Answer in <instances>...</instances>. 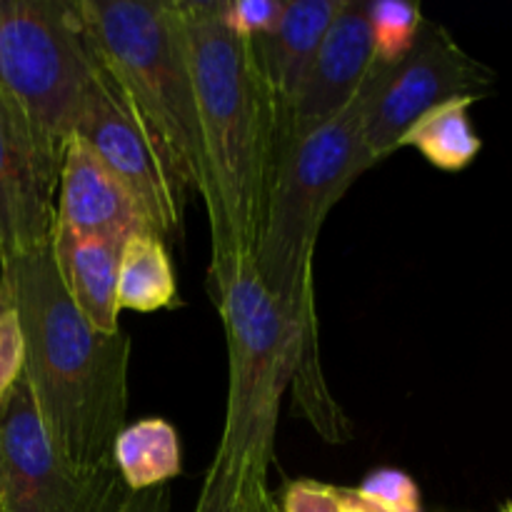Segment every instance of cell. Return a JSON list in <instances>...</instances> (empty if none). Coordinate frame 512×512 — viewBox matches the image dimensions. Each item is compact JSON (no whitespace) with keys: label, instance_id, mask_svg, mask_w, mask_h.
<instances>
[{"label":"cell","instance_id":"6da1fadb","mask_svg":"<svg viewBox=\"0 0 512 512\" xmlns=\"http://www.w3.org/2000/svg\"><path fill=\"white\" fill-rule=\"evenodd\" d=\"M203 138V198L210 223L208 280L253 258L280 158V105L253 40L230 33L218 0H178Z\"/></svg>","mask_w":512,"mask_h":512},{"label":"cell","instance_id":"7a4b0ae2","mask_svg":"<svg viewBox=\"0 0 512 512\" xmlns=\"http://www.w3.org/2000/svg\"><path fill=\"white\" fill-rule=\"evenodd\" d=\"M0 288L15 310L25 370L45 435L68 463L113 465L110 453L128 415L133 343L98 333L65 295L50 245L0 263Z\"/></svg>","mask_w":512,"mask_h":512},{"label":"cell","instance_id":"3957f363","mask_svg":"<svg viewBox=\"0 0 512 512\" xmlns=\"http://www.w3.org/2000/svg\"><path fill=\"white\" fill-rule=\"evenodd\" d=\"M365 103L368 88L363 83L343 113L283 145L253 253L263 283L303 333L305 365L293 380L295 405L328 443H343L350 423L330 398L320 363L313 258L328 213L350 185L370 170L363 150Z\"/></svg>","mask_w":512,"mask_h":512},{"label":"cell","instance_id":"277c9868","mask_svg":"<svg viewBox=\"0 0 512 512\" xmlns=\"http://www.w3.org/2000/svg\"><path fill=\"white\" fill-rule=\"evenodd\" d=\"M98 63L185 200L203 193V138L178 0H80Z\"/></svg>","mask_w":512,"mask_h":512},{"label":"cell","instance_id":"5b68a950","mask_svg":"<svg viewBox=\"0 0 512 512\" xmlns=\"http://www.w3.org/2000/svg\"><path fill=\"white\" fill-rule=\"evenodd\" d=\"M228 343V405L215 458L235 473L268 478L285 390L305 365V340L253 258L208 280Z\"/></svg>","mask_w":512,"mask_h":512},{"label":"cell","instance_id":"8992f818","mask_svg":"<svg viewBox=\"0 0 512 512\" xmlns=\"http://www.w3.org/2000/svg\"><path fill=\"white\" fill-rule=\"evenodd\" d=\"M93 73L80 0H0V98L53 158L63 160Z\"/></svg>","mask_w":512,"mask_h":512},{"label":"cell","instance_id":"52a82bcc","mask_svg":"<svg viewBox=\"0 0 512 512\" xmlns=\"http://www.w3.org/2000/svg\"><path fill=\"white\" fill-rule=\"evenodd\" d=\"M493 80V70L470 58L443 25L425 18L415 48L395 65L375 60L365 78L363 150L368 168L400 150L405 133L435 105L480 98Z\"/></svg>","mask_w":512,"mask_h":512},{"label":"cell","instance_id":"ba28073f","mask_svg":"<svg viewBox=\"0 0 512 512\" xmlns=\"http://www.w3.org/2000/svg\"><path fill=\"white\" fill-rule=\"evenodd\" d=\"M128 495L115 465L80 468L53 448L20 380L0 408V512H115Z\"/></svg>","mask_w":512,"mask_h":512},{"label":"cell","instance_id":"9c48e42d","mask_svg":"<svg viewBox=\"0 0 512 512\" xmlns=\"http://www.w3.org/2000/svg\"><path fill=\"white\" fill-rule=\"evenodd\" d=\"M73 135L83 138L108 165L110 173L128 188L143 210L150 230L158 238L180 243L188 200L170 183L148 135L133 118L118 85L98 58Z\"/></svg>","mask_w":512,"mask_h":512},{"label":"cell","instance_id":"30bf717a","mask_svg":"<svg viewBox=\"0 0 512 512\" xmlns=\"http://www.w3.org/2000/svg\"><path fill=\"white\" fill-rule=\"evenodd\" d=\"M60 160L0 98V263L50 245Z\"/></svg>","mask_w":512,"mask_h":512},{"label":"cell","instance_id":"8fae6325","mask_svg":"<svg viewBox=\"0 0 512 512\" xmlns=\"http://www.w3.org/2000/svg\"><path fill=\"white\" fill-rule=\"evenodd\" d=\"M373 63L365 3L340 0L338 13L280 125V150L343 113L360 93Z\"/></svg>","mask_w":512,"mask_h":512},{"label":"cell","instance_id":"7c38bea8","mask_svg":"<svg viewBox=\"0 0 512 512\" xmlns=\"http://www.w3.org/2000/svg\"><path fill=\"white\" fill-rule=\"evenodd\" d=\"M55 230L113 240H128L138 230H150L128 188L78 135L68 140L60 160Z\"/></svg>","mask_w":512,"mask_h":512},{"label":"cell","instance_id":"4fadbf2b","mask_svg":"<svg viewBox=\"0 0 512 512\" xmlns=\"http://www.w3.org/2000/svg\"><path fill=\"white\" fill-rule=\"evenodd\" d=\"M125 240L80 238L53 230L50 255L65 295L98 333H120L118 270Z\"/></svg>","mask_w":512,"mask_h":512},{"label":"cell","instance_id":"5bb4252c","mask_svg":"<svg viewBox=\"0 0 512 512\" xmlns=\"http://www.w3.org/2000/svg\"><path fill=\"white\" fill-rule=\"evenodd\" d=\"M338 8L340 0H285L283 15L275 28L263 38L253 40L260 70L278 100L283 118Z\"/></svg>","mask_w":512,"mask_h":512},{"label":"cell","instance_id":"9a60e30c","mask_svg":"<svg viewBox=\"0 0 512 512\" xmlns=\"http://www.w3.org/2000/svg\"><path fill=\"white\" fill-rule=\"evenodd\" d=\"M110 460L130 493L163 488L183 475L180 435L163 418H143L125 425L115 438Z\"/></svg>","mask_w":512,"mask_h":512},{"label":"cell","instance_id":"2e32d148","mask_svg":"<svg viewBox=\"0 0 512 512\" xmlns=\"http://www.w3.org/2000/svg\"><path fill=\"white\" fill-rule=\"evenodd\" d=\"M180 305L168 245L153 230H138L123 243L118 270V308L155 313Z\"/></svg>","mask_w":512,"mask_h":512},{"label":"cell","instance_id":"e0dca14e","mask_svg":"<svg viewBox=\"0 0 512 512\" xmlns=\"http://www.w3.org/2000/svg\"><path fill=\"white\" fill-rule=\"evenodd\" d=\"M475 100L453 98L435 105L405 133L400 148H415L430 165L448 173L468 168L483 148L470 123V105Z\"/></svg>","mask_w":512,"mask_h":512},{"label":"cell","instance_id":"ac0fdd59","mask_svg":"<svg viewBox=\"0 0 512 512\" xmlns=\"http://www.w3.org/2000/svg\"><path fill=\"white\" fill-rule=\"evenodd\" d=\"M373 55L378 63L395 65L415 48L425 15L418 3L405 0H368L365 3Z\"/></svg>","mask_w":512,"mask_h":512},{"label":"cell","instance_id":"d6986e66","mask_svg":"<svg viewBox=\"0 0 512 512\" xmlns=\"http://www.w3.org/2000/svg\"><path fill=\"white\" fill-rule=\"evenodd\" d=\"M268 490V478L235 473L213 460L193 512H258Z\"/></svg>","mask_w":512,"mask_h":512},{"label":"cell","instance_id":"ffe728a7","mask_svg":"<svg viewBox=\"0 0 512 512\" xmlns=\"http://www.w3.org/2000/svg\"><path fill=\"white\" fill-rule=\"evenodd\" d=\"M355 495L380 512H423V495L418 483L403 470H373L365 475Z\"/></svg>","mask_w":512,"mask_h":512},{"label":"cell","instance_id":"44dd1931","mask_svg":"<svg viewBox=\"0 0 512 512\" xmlns=\"http://www.w3.org/2000/svg\"><path fill=\"white\" fill-rule=\"evenodd\" d=\"M285 0H218L220 20L230 33L258 40L275 28Z\"/></svg>","mask_w":512,"mask_h":512},{"label":"cell","instance_id":"7402d4cb","mask_svg":"<svg viewBox=\"0 0 512 512\" xmlns=\"http://www.w3.org/2000/svg\"><path fill=\"white\" fill-rule=\"evenodd\" d=\"M25 343L13 308L0 313V408L23 380Z\"/></svg>","mask_w":512,"mask_h":512},{"label":"cell","instance_id":"603a6c76","mask_svg":"<svg viewBox=\"0 0 512 512\" xmlns=\"http://www.w3.org/2000/svg\"><path fill=\"white\" fill-rule=\"evenodd\" d=\"M343 488L320 480H290L275 500L278 512H340Z\"/></svg>","mask_w":512,"mask_h":512},{"label":"cell","instance_id":"cb8c5ba5","mask_svg":"<svg viewBox=\"0 0 512 512\" xmlns=\"http://www.w3.org/2000/svg\"><path fill=\"white\" fill-rule=\"evenodd\" d=\"M115 512H170V488L163 485V488L130 493Z\"/></svg>","mask_w":512,"mask_h":512},{"label":"cell","instance_id":"d4e9b609","mask_svg":"<svg viewBox=\"0 0 512 512\" xmlns=\"http://www.w3.org/2000/svg\"><path fill=\"white\" fill-rule=\"evenodd\" d=\"M340 512H375V508H370L365 500H360L355 495V490L343 488V505H340Z\"/></svg>","mask_w":512,"mask_h":512},{"label":"cell","instance_id":"484cf974","mask_svg":"<svg viewBox=\"0 0 512 512\" xmlns=\"http://www.w3.org/2000/svg\"><path fill=\"white\" fill-rule=\"evenodd\" d=\"M258 512H278V508H275V495L270 493V490L263 495V500H260V510Z\"/></svg>","mask_w":512,"mask_h":512},{"label":"cell","instance_id":"4316f807","mask_svg":"<svg viewBox=\"0 0 512 512\" xmlns=\"http://www.w3.org/2000/svg\"><path fill=\"white\" fill-rule=\"evenodd\" d=\"M8 308H10V300H8V295L3 293V288H0V313H5Z\"/></svg>","mask_w":512,"mask_h":512},{"label":"cell","instance_id":"83f0119b","mask_svg":"<svg viewBox=\"0 0 512 512\" xmlns=\"http://www.w3.org/2000/svg\"><path fill=\"white\" fill-rule=\"evenodd\" d=\"M503 512H512V505H505V508H503Z\"/></svg>","mask_w":512,"mask_h":512},{"label":"cell","instance_id":"f1b7e54d","mask_svg":"<svg viewBox=\"0 0 512 512\" xmlns=\"http://www.w3.org/2000/svg\"><path fill=\"white\" fill-rule=\"evenodd\" d=\"M375 512H380V510H375Z\"/></svg>","mask_w":512,"mask_h":512}]
</instances>
